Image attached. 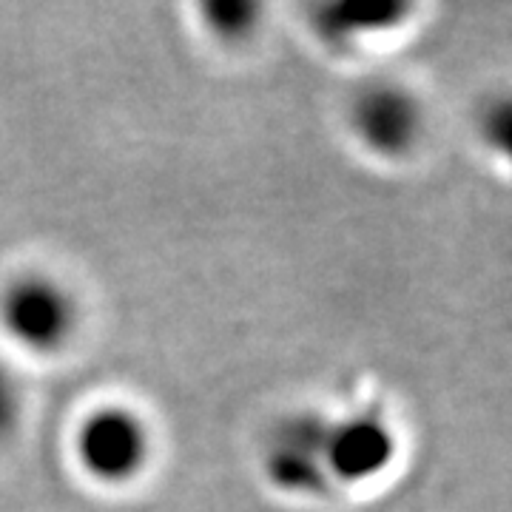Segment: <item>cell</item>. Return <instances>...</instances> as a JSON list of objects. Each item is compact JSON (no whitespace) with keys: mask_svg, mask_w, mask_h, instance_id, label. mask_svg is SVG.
I'll list each match as a JSON object with an SVG mask.
<instances>
[{"mask_svg":"<svg viewBox=\"0 0 512 512\" xmlns=\"http://www.w3.org/2000/svg\"><path fill=\"white\" fill-rule=\"evenodd\" d=\"M350 128L370 154L382 160H399L419 146L424 109L410 89L379 80L356 92L350 103Z\"/></svg>","mask_w":512,"mask_h":512,"instance_id":"obj_4","label":"cell"},{"mask_svg":"<svg viewBox=\"0 0 512 512\" xmlns=\"http://www.w3.org/2000/svg\"><path fill=\"white\" fill-rule=\"evenodd\" d=\"M202 15L211 32H217L225 40H239L254 32L259 9L254 3H214V6H205Z\"/></svg>","mask_w":512,"mask_h":512,"instance_id":"obj_7","label":"cell"},{"mask_svg":"<svg viewBox=\"0 0 512 512\" xmlns=\"http://www.w3.org/2000/svg\"><path fill=\"white\" fill-rule=\"evenodd\" d=\"M330 419L313 410L282 416L271 427L262 470L279 493L293 498H316L333 487L325 467V436Z\"/></svg>","mask_w":512,"mask_h":512,"instance_id":"obj_3","label":"cell"},{"mask_svg":"<svg viewBox=\"0 0 512 512\" xmlns=\"http://www.w3.org/2000/svg\"><path fill=\"white\" fill-rule=\"evenodd\" d=\"M77 467L103 487H126L151 461V427L123 404L94 407L74 433Z\"/></svg>","mask_w":512,"mask_h":512,"instance_id":"obj_2","label":"cell"},{"mask_svg":"<svg viewBox=\"0 0 512 512\" xmlns=\"http://www.w3.org/2000/svg\"><path fill=\"white\" fill-rule=\"evenodd\" d=\"M80 305L74 293L43 271L9 279L0 291V330L26 353H60L77 333Z\"/></svg>","mask_w":512,"mask_h":512,"instance_id":"obj_1","label":"cell"},{"mask_svg":"<svg viewBox=\"0 0 512 512\" xmlns=\"http://www.w3.org/2000/svg\"><path fill=\"white\" fill-rule=\"evenodd\" d=\"M23 419V387L20 379L0 362V444L18 433Z\"/></svg>","mask_w":512,"mask_h":512,"instance_id":"obj_8","label":"cell"},{"mask_svg":"<svg viewBox=\"0 0 512 512\" xmlns=\"http://www.w3.org/2000/svg\"><path fill=\"white\" fill-rule=\"evenodd\" d=\"M399 456V436L382 413L362 410L328 424L325 467L330 484H367L382 478Z\"/></svg>","mask_w":512,"mask_h":512,"instance_id":"obj_5","label":"cell"},{"mask_svg":"<svg viewBox=\"0 0 512 512\" xmlns=\"http://www.w3.org/2000/svg\"><path fill=\"white\" fill-rule=\"evenodd\" d=\"M407 15V3H336L319 9L316 23L328 40H356L396 29Z\"/></svg>","mask_w":512,"mask_h":512,"instance_id":"obj_6","label":"cell"}]
</instances>
